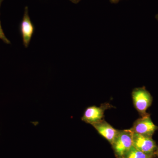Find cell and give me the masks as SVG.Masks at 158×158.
Masks as SVG:
<instances>
[{
	"label": "cell",
	"mask_w": 158,
	"mask_h": 158,
	"mask_svg": "<svg viewBox=\"0 0 158 158\" xmlns=\"http://www.w3.org/2000/svg\"><path fill=\"white\" fill-rule=\"evenodd\" d=\"M155 18H156V19L158 21V14H157L156 15V16H155Z\"/></svg>",
	"instance_id": "4fadbf2b"
},
{
	"label": "cell",
	"mask_w": 158,
	"mask_h": 158,
	"mask_svg": "<svg viewBox=\"0 0 158 158\" xmlns=\"http://www.w3.org/2000/svg\"><path fill=\"white\" fill-rule=\"evenodd\" d=\"M133 146L148 154L155 155L158 146L152 137L139 135L133 132Z\"/></svg>",
	"instance_id": "277c9868"
},
{
	"label": "cell",
	"mask_w": 158,
	"mask_h": 158,
	"mask_svg": "<svg viewBox=\"0 0 158 158\" xmlns=\"http://www.w3.org/2000/svg\"><path fill=\"white\" fill-rule=\"evenodd\" d=\"M69 1H70L71 2L73 3V4H78L79 2H81V0H69Z\"/></svg>",
	"instance_id": "30bf717a"
},
{
	"label": "cell",
	"mask_w": 158,
	"mask_h": 158,
	"mask_svg": "<svg viewBox=\"0 0 158 158\" xmlns=\"http://www.w3.org/2000/svg\"><path fill=\"white\" fill-rule=\"evenodd\" d=\"M155 155H156V156H157V157L158 158V147H157V148L156 150L155 154Z\"/></svg>",
	"instance_id": "7c38bea8"
},
{
	"label": "cell",
	"mask_w": 158,
	"mask_h": 158,
	"mask_svg": "<svg viewBox=\"0 0 158 158\" xmlns=\"http://www.w3.org/2000/svg\"><path fill=\"white\" fill-rule=\"evenodd\" d=\"M116 156L123 158L133 146V131L131 129L119 130L112 144Z\"/></svg>",
	"instance_id": "6da1fadb"
},
{
	"label": "cell",
	"mask_w": 158,
	"mask_h": 158,
	"mask_svg": "<svg viewBox=\"0 0 158 158\" xmlns=\"http://www.w3.org/2000/svg\"><path fill=\"white\" fill-rule=\"evenodd\" d=\"M3 0H0V7H1V5H2V2Z\"/></svg>",
	"instance_id": "5bb4252c"
},
{
	"label": "cell",
	"mask_w": 158,
	"mask_h": 158,
	"mask_svg": "<svg viewBox=\"0 0 158 158\" xmlns=\"http://www.w3.org/2000/svg\"><path fill=\"white\" fill-rule=\"evenodd\" d=\"M120 0H110V2L113 4H117Z\"/></svg>",
	"instance_id": "8fae6325"
},
{
	"label": "cell",
	"mask_w": 158,
	"mask_h": 158,
	"mask_svg": "<svg viewBox=\"0 0 158 158\" xmlns=\"http://www.w3.org/2000/svg\"><path fill=\"white\" fill-rule=\"evenodd\" d=\"M98 132L112 144L118 135L119 130L114 128L106 121H101L92 125Z\"/></svg>",
	"instance_id": "52a82bcc"
},
{
	"label": "cell",
	"mask_w": 158,
	"mask_h": 158,
	"mask_svg": "<svg viewBox=\"0 0 158 158\" xmlns=\"http://www.w3.org/2000/svg\"><path fill=\"white\" fill-rule=\"evenodd\" d=\"M0 39L2 40L3 42L7 44H10L11 43L10 40L7 38L6 35H5L2 28V25H1V21H0Z\"/></svg>",
	"instance_id": "9c48e42d"
},
{
	"label": "cell",
	"mask_w": 158,
	"mask_h": 158,
	"mask_svg": "<svg viewBox=\"0 0 158 158\" xmlns=\"http://www.w3.org/2000/svg\"><path fill=\"white\" fill-rule=\"evenodd\" d=\"M133 104L141 116L146 115V111L151 106L152 97L145 87L135 88L132 92Z\"/></svg>",
	"instance_id": "7a4b0ae2"
},
{
	"label": "cell",
	"mask_w": 158,
	"mask_h": 158,
	"mask_svg": "<svg viewBox=\"0 0 158 158\" xmlns=\"http://www.w3.org/2000/svg\"><path fill=\"white\" fill-rule=\"evenodd\" d=\"M131 129L134 133L152 137L156 131L158 130V127L153 123L149 114L148 113L137 119Z\"/></svg>",
	"instance_id": "3957f363"
},
{
	"label": "cell",
	"mask_w": 158,
	"mask_h": 158,
	"mask_svg": "<svg viewBox=\"0 0 158 158\" xmlns=\"http://www.w3.org/2000/svg\"><path fill=\"white\" fill-rule=\"evenodd\" d=\"M19 29L23 45L26 48H27L35 31V27L29 16V9L27 6H26L25 8L23 16L20 25Z\"/></svg>",
	"instance_id": "8992f818"
},
{
	"label": "cell",
	"mask_w": 158,
	"mask_h": 158,
	"mask_svg": "<svg viewBox=\"0 0 158 158\" xmlns=\"http://www.w3.org/2000/svg\"><path fill=\"white\" fill-rule=\"evenodd\" d=\"M154 156L142 152L132 146L123 158H154Z\"/></svg>",
	"instance_id": "ba28073f"
},
{
	"label": "cell",
	"mask_w": 158,
	"mask_h": 158,
	"mask_svg": "<svg viewBox=\"0 0 158 158\" xmlns=\"http://www.w3.org/2000/svg\"><path fill=\"white\" fill-rule=\"evenodd\" d=\"M111 107L109 103H105L100 107L91 106L86 108L84 111L81 120L91 125L102 120L105 111Z\"/></svg>",
	"instance_id": "5b68a950"
}]
</instances>
